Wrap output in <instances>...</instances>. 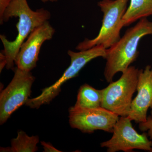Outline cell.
I'll use <instances>...</instances> for the list:
<instances>
[{
	"label": "cell",
	"instance_id": "cell-10",
	"mask_svg": "<svg viewBox=\"0 0 152 152\" xmlns=\"http://www.w3.org/2000/svg\"><path fill=\"white\" fill-rule=\"evenodd\" d=\"M137 94L132 102L128 117L132 121L139 124L145 121L147 113L152 109V67L146 66L139 70L137 85Z\"/></svg>",
	"mask_w": 152,
	"mask_h": 152
},
{
	"label": "cell",
	"instance_id": "cell-2",
	"mask_svg": "<svg viewBox=\"0 0 152 152\" xmlns=\"http://www.w3.org/2000/svg\"><path fill=\"white\" fill-rule=\"evenodd\" d=\"M152 34V22L147 18L140 19L134 26L128 29L119 40L106 49L104 75L106 81L113 82L114 76L124 73L137 60L139 44L145 37Z\"/></svg>",
	"mask_w": 152,
	"mask_h": 152
},
{
	"label": "cell",
	"instance_id": "cell-7",
	"mask_svg": "<svg viewBox=\"0 0 152 152\" xmlns=\"http://www.w3.org/2000/svg\"><path fill=\"white\" fill-rule=\"evenodd\" d=\"M128 116L121 117L114 126L111 138L100 144L108 152H133L135 149L150 151L152 148L148 134L138 133Z\"/></svg>",
	"mask_w": 152,
	"mask_h": 152
},
{
	"label": "cell",
	"instance_id": "cell-11",
	"mask_svg": "<svg viewBox=\"0 0 152 152\" xmlns=\"http://www.w3.org/2000/svg\"><path fill=\"white\" fill-rule=\"evenodd\" d=\"M102 90H98L88 84L80 87L74 107L83 109L99 107L102 100Z\"/></svg>",
	"mask_w": 152,
	"mask_h": 152
},
{
	"label": "cell",
	"instance_id": "cell-4",
	"mask_svg": "<svg viewBox=\"0 0 152 152\" xmlns=\"http://www.w3.org/2000/svg\"><path fill=\"white\" fill-rule=\"evenodd\" d=\"M139 70L130 66L118 80L110 83L102 90L101 107L119 116H128L130 111L133 94L137 91Z\"/></svg>",
	"mask_w": 152,
	"mask_h": 152
},
{
	"label": "cell",
	"instance_id": "cell-3",
	"mask_svg": "<svg viewBox=\"0 0 152 152\" xmlns=\"http://www.w3.org/2000/svg\"><path fill=\"white\" fill-rule=\"evenodd\" d=\"M129 0H102L98 3L103 14L102 27L96 37L86 39L76 47L77 50H87L96 46L108 49L121 38L120 33L124 26L123 18L126 11Z\"/></svg>",
	"mask_w": 152,
	"mask_h": 152
},
{
	"label": "cell",
	"instance_id": "cell-15",
	"mask_svg": "<svg viewBox=\"0 0 152 152\" xmlns=\"http://www.w3.org/2000/svg\"><path fill=\"white\" fill-rule=\"evenodd\" d=\"M41 145H42L44 150V152H61L57 149L51 144L50 143L46 142H41Z\"/></svg>",
	"mask_w": 152,
	"mask_h": 152
},
{
	"label": "cell",
	"instance_id": "cell-19",
	"mask_svg": "<svg viewBox=\"0 0 152 152\" xmlns=\"http://www.w3.org/2000/svg\"><path fill=\"white\" fill-rule=\"evenodd\" d=\"M150 152H152V148L151 150V151H150Z\"/></svg>",
	"mask_w": 152,
	"mask_h": 152
},
{
	"label": "cell",
	"instance_id": "cell-14",
	"mask_svg": "<svg viewBox=\"0 0 152 152\" xmlns=\"http://www.w3.org/2000/svg\"><path fill=\"white\" fill-rule=\"evenodd\" d=\"M139 124L140 130L143 132H148L147 134L152 143V110L151 112V115L147 117L146 121Z\"/></svg>",
	"mask_w": 152,
	"mask_h": 152
},
{
	"label": "cell",
	"instance_id": "cell-18",
	"mask_svg": "<svg viewBox=\"0 0 152 152\" xmlns=\"http://www.w3.org/2000/svg\"><path fill=\"white\" fill-rule=\"evenodd\" d=\"M41 1L43 3H45L48 2H56L58 0H41Z\"/></svg>",
	"mask_w": 152,
	"mask_h": 152
},
{
	"label": "cell",
	"instance_id": "cell-6",
	"mask_svg": "<svg viewBox=\"0 0 152 152\" xmlns=\"http://www.w3.org/2000/svg\"><path fill=\"white\" fill-rule=\"evenodd\" d=\"M31 72L15 69V75L0 95V124L5 123L12 114L28 99L35 80Z\"/></svg>",
	"mask_w": 152,
	"mask_h": 152
},
{
	"label": "cell",
	"instance_id": "cell-13",
	"mask_svg": "<svg viewBox=\"0 0 152 152\" xmlns=\"http://www.w3.org/2000/svg\"><path fill=\"white\" fill-rule=\"evenodd\" d=\"M39 142L38 136L30 137L23 131H19L17 137L11 140V146L1 148V152H35L38 151Z\"/></svg>",
	"mask_w": 152,
	"mask_h": 152
},
{
	"label": "cell",
	"instance_id": "cell-8",
	"mask_svg": "<svg viewBox=\"0 0 152 152\" xmlns=\"http://www.w3.org/2000/svg\"><path fill=\"white\" fill-rule=\"evenodd\" d=\"M69 123L71 127L84 133L92 134L97 130L112 133L119 116L101 107L93 109L71 107L69 109Z\"/></svg>",
	"mask_w": 152,
	"mask_h": 152
},
{
	"label": "cell",
	"instance_id": "cell-5",
	"mask_svg": "<svg viewBox=\"0 0 152 152\" xmlns=\"http://www.w3.org/2000/svg\"><path fill=\"white\" fill-rule=\"evenodd\" d=\"M106 50L103 47L96 46L80 52L68 50V54L70 57V65L62 76L54 84L42 90V93L39 96L28 99L25 104L31 108L38 109L42 105L50 103L59 95L61 86L69 80L77 76L88 63L99 57L104 58Z\"/></svg>",
	"mask_w": 152,
	"mask_h": 152
},
{
	"label": "cell",
	"instance_id": "cell-1",
	"mask_svg": "<svg viewBox=\"0 0 152 152\" xmlns=\"http://www.w3.org/2000/svg\"><path fill=\"white\" fill-rule=\"evenodd\" d=\"M18 18L16 27L18 34L14 41H9L4 35H0L4 46L2 52L7 61V69H13L16 58L22 44L36 28L48 21L51 14L44 8L32 10L27 0H12L5 10L1 25L7 22L11 18Z\"/></svg>",
	"mask_w": 152,
	"mask_h": 152
},
{
	"label": "cell",
	"instance_id": "cell-12",
	"mask_svg": "<svg viewBox=\"0 0 152 152\" xmlns=\"http://www.w3.org/2000/svg\"><path fill=\"white\" fill-rule=\"evenodd\" d=\"M152 15V0H130L129 5L123 18L124 26L138 20Z\"/></svg>",
	"mask_w": 152,
	"mask_h": 152
},
{
	"label": "cell",
	"instance_id": "cell-9",
	"mask_svg": "<svg viewBox=\"0 0 152 152\" xmlns=\"http://www.w3.org/2000/svg\"><path fill=\"white\" fill-rule=\"evenodd\" d=\"M55 33L48 21L36 28L20 47L15 61L17 67L29 72L35 68L41 47L45 42L51 39Z\"/></svg>",
	"mask_w": 152,
	"mask_h": 152
},
{
	"label": "cell",
	"instance_id": "cell-17",
	"mask_svg": "<svg viewBox=\"0 0 152 152\" xmlns=\"http://www.w3.org/2000/svg\"><path fill=\"white\" fill-rule=\"evenodd\" d=\"M1 56V64H0V70L1 72L2 70L3 69L5 66L7 65V61H6V57L4 55L3 53L2 52H1L0 54Z\"/></svg>",
	"mask_w": 152,
	"mask_h": 152
},
{
	"label": "cell",
	"instance_id": "cell-16",
	"mask_svg": "<svg viewBox=\"0 0 152 152\" xmlns=\"http://www.w3.org/2000/svg\"><path fill=\"white\" fill-rule=\"evenodd\" d=\"M12 0H0V21L2 18L5 10L9 5Z\"/></svg>",
	"mask_w": 152,
	"mask_h": 152
}]
</instances>
